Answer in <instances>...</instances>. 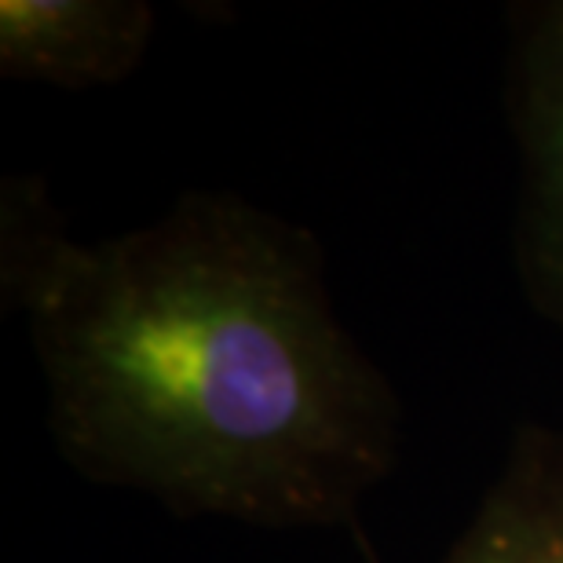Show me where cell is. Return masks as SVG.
Here are the masks:
<instances>
[{
  "label": "cell",
  "instance_id": "6da1fadb",
  "mask_svg": "<svg viewBox=\"0 0 563 563\" xmlns=\"http://www.w3.org/2000/svg\"><path fill=\"white\" fill-rule=\"evenodd\" d=\"M0 286L26 322L63 461L179 516L355 527L399 461L396 388L300 223L187 190L114 239L66 231L41 179L0 190Z\"/></svg>",
  "mask_w": 563,
  "mask_h": 563
},
{
  "label": "cell",
  "instance_id": "7a4b0ae2",
  "mask_svg": "<svg viewBox=\"0 0 563 563\" xmlns=\"http://www.w3.org/2000/svg\"><path fill=\"white\" fill-rule=\"evenodd\" d=\"M509 114L520 146L516 272L534 311L563 330V0L516 8Z\"/></svg>",
  "mask_w": 563,
  "mask_h": 563
},
{
  "label": "cell",
  "instance_id": "3957f363",
  "mask_svg": "<svg viewBox=\"0 0 563 563\" xmlns=\"http://www.w3.org/2000/svg\"><path fill=\"white\" fill-rule=\"evenodd\" d=\"M146 0H0V74L52 88L118 85L154 33Z\"/></svg>",
  "mask_w": 563,
  "mask_h": 563
},
{
  "label": "cell",
  "instance_id": "277c9868",
  "mask_svg": "<svg viewBox=\"0 0 563 563\" xmlns=\"http://www.w3.org/2000/svg\"><path fill=\"white\" fill-rule=\"evenodd\" d=\"M435 563H563V424H523L465 531Z\"/></svg>",
  "mask_w": 563,
  "mask_h": 563
}]
</instances>
